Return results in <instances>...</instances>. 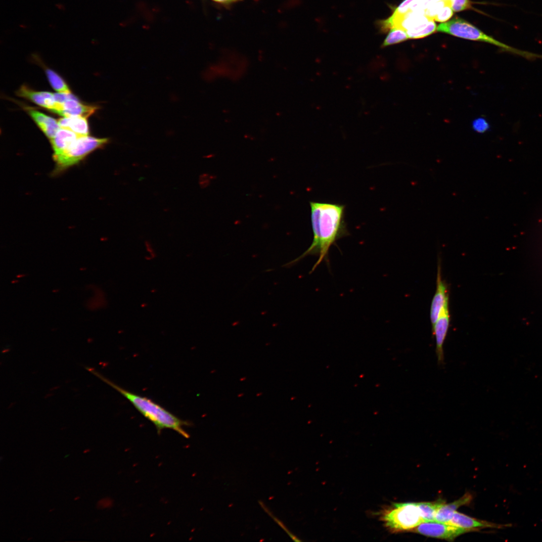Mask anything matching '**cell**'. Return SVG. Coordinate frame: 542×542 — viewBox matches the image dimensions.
Here are the masks:
<instances>
[{
	"mask_svg": "<svg viewBox=\"0 0 542 542\" xmlns=\"http://www.w3.org/2000/svg\"><path fill=\"white\" fill-rule=\"evenodd\" d=\"M452 4V2L448 3L434 18V20L440 22L449 20L453 16L454 12Z\"/></svg>",
	"mask_w": 542,
	"mask_h": 542,
	"instance_id": "cell-21",
	"label": "cell"
},
{
	"mask_svg": "<svg viewBox=\"0 0 542 542\" xmlns=\"http://www.w3.org/2000/svg\"><path fill=\"white\" fill-rule=\"evenodd\" d=\"M46 74L51 86L58 93L72 94L69 87L57 74L53 71L47 69L46 70Z\"/></svg>",
	"mask_w": 542,
	"mask_h": 542,
	"instance_id": "cell-19",
	"label": "cell"
},
{
	"mask_svg": "<svg viewBox=\"0 0 542 542\" xmlns=\"http://www.w3.org/2000/svg\"><path fill=\"white\" fill-rule=\"evenodd\" d=\"M90 371L93 375L113 387L127 399L136 409L154 424L158 434H160L163 430L169 429L175 431L185 438H189L188 433L184 428V427L190 425L187 421L177 417L151 399L132 393L119 387L92 369H91Z\"/></svg>",
	"mask_w": 542,
	"mask_h": 542,
	"instance_id": "cell-2",
	"label": "cell"
},
{
	"mask_svg": "<svg viewBox=\"0 0 542 542\" xmlns=\"http://www.w3.org/2000/svg\"><path fill=\"white\" fill-rule=\"evenodd\" d=\"M19 282V281H18V280H13L11 282V283L14 284V283H18Z\"/></svg>",
	"mask_w": 542,
	"mask_h": 542,
	"instance_id": "cell-27",
	"label": "cell"
},
{
	"mask_svg": "<svg viewBox=\"0 0 542 542\" xmlns=\"http://www.w3.org/2000/svg\"><path fill=\"white\" fill-rule=\"evenodd\" d=\"M437 27L434 20L429 19L418 26L406 31L409 39H420L430 36L437 31Z\"/></svg>",
	"mask_w": 542,
	"mask_h": 542,
	"instance_id": "cell-16",
	"label": "cell"
},
{
	"mask_svg": "<svg viewBox=\"0 0 542 542\" xmlns=\"http://www.w3.org/2000/svg\"><path fill=\"white\" fill-rule=\"evenodd\" d=\"M448 299H449L448 287L446 282L443 280L441 264L439 262L436 291L432 301L430 310V319L432 327L438 318L440 311Z\"/></svg>",
	"mask_w": 542,
	"mask_h": 542,
	"instance_id": "cell-9",
	"label": "cell"
},
{
	"mask_svg": "<svg viewBox=\"0 0 542 542\" xmlns=\"http://www.w3.org/2000/svg\"><path fill=\"white\" fill-rule=\"evenodd\" d=\"M450 323L449 299L445 303L440 311L438 318L432 327L433 333L436 338V352L439 364L444 362L445 357L444 345Z\"/></svg>",
	"mask_w": 542,
	"mask_h": 542,
	"instance_id": "cell-7",
	"label": "cell"
},
{
	"mask_svg": "<svg viewBox=\"0 0 542 542\" xmlns=\"http://www.w3.org/2000/svg\"><path fill=\"white\" fill-rule=\"evenodd\" d=\"M424 522L435 521L437 512L441 506L446 503L443 500L434 502H416Z\"/></svg>",
	"mask_w": 542,
	"mask_h": 542,
	"instance_id": "cell-17",
	"label": "cell"
},
{
	"mask_svg": "<svg viewBox=\"0 0 542 542\" xmlns=\"http://www.w3.org/2000/svg\"><path fill=\"white\" fill-rule=\"evenodd\" d=\"M86 270V268H81L80 269V270H81V271Z\"/></svg>",
	"mask_w": 542,
	"mask_h": 542,
	"instance_id": "cell-29",
	"label": "cell"
},
{
	"mask_svg": "<svg viewBox=\"0 0 542 542\" xmlns=\"http://www.w3.org/2000/svg\"><path fill=\"white\" fill-rule=\"evenodd\" d=\"M28 114L49 140L55 136L60 128L58 121L38 111L30 110Z\"/></svg>",
	"mask_w": 542,
	"mask_h": 542,
	"instance_id": "cell-14",
	"label": "cell"
},
{
	"mask_svg": "<svg viewBox=\"0 0 542 542\" xmlns=\"http://www.w3.org/2000/svg\"><path fill=\"white\" fill-rule=\"evenodd\" d=\"M314 239L310 248L302 255L285 266L296 264L308 256L318 257L311 273L323 261L329 264L330 248L336 242L349 235L345 221L346 206L329 202L310 201Z\"/></svg>",
	"mask_w": 542,
	"mask_h": 542,
	"instance_id": "cell-1",
	"label": "cell"
},
{
	"mask_svg": "<svg viewBox=\"0 0 542 542\" xmlns=\"http://www.w3.org/2000/svg\"><path fill=\"white\" fill-rule=\"evenodd\" d=\"M472 498L471 494L466 493L459 499L453 502L448 504L444 503L437 512L435 521L440 523H449L458 508L469 504Z\"/></svg>",
	"mask_w": 542,
	"mask_h": 542,
	"instance_id": "cell-13",
	"label": "cell"
},
{
	"mask_svg": "<svg viewBox=\"0 0 542 542\" xmlns=\"http://www.w3.org/2000/svg\"><path fill=\"white\" fill-rule=\"evenodd\" d=\"M58 291H59V290H58H58H53V292H58Z\"/></svg>",
	"mask_w": 542,
	"mask_h": 542,
	"instance_id": "cell-30",
	"label": "cell"
},
{
	"mask_svg": "<svg viewBox=\"0 0 542 542\" xmlns=\"http://www.w3.org/2000/svg\"><path fill=\"white\" fill-rule=\"evenodd\" d=\"M420 0H404L394 11L393 14L400 17L415 9Z\"/></svg>",
	"mask_w": 542,
	"mask_h": 542,
	"instance_id": "cell-20",
	"label": "cell"
},
{
	"mask_svg": "<svg viewBox=\"0 0 542 542\" xmlns=\"http://www.w3.org/2000/svg\"><path fill=\"white\" fill-rule=\"evenodd\" d=\"M26 276V275L20 274L16 276L17 278H22Z\"/></svg>",
	"mask_w": 542,
	"mask_h": 542,
	"instance_id": "cell-25",
	"label": "cell"
},
{
	"mask_svg": "<svg viewBox=\"0 0 542 542\" xmlns=\"http://www.w3.org/2000/svg\"><path fill=\"white\" fill-rule=\"evenodd\" d=\"M473 128L478 133H484L489 128V124L483 118H479L473 122Z\"/></svg>",
	"mask_w": 542,
	"mask_h": 542,
	"instance_id": "cell-23",
	"label": "cell"
},
{
	"mask_svg": "<svg viewBox=\"0 0 542 542\" xmlns=\"http://www.w3.org/2000/svg\"><path fill=\"white\" fill-rule=\"evenodd\" d=\"M437 31L467 40L490 44L500 48L503 51L518 55L527 59L542 57V55L521 50L501 43L486 35L466 21L459 18H455L449 22L440 24L437 27Z\"/></svg>",
	"mask_w": 542,
	"mask_h": 542,
	"instance_id": "cell-4",
	"label": "cell"
},
{
	"mask_svg": "<svg viewBox=\"0 0 542 542\" xmlns=\"http://www.w3.org/2000/svg\"><path fill=\"white\" fill-rule=\"evenodd\" d=\"M453 526L467 529L471 531L478 530V529L493 528V529H505L512 527L511 524H497L489 522L484 521L473 518L465 515L463 514L455 512L450 521L448 523Z\"/></svg>",
	"mask_w": 542,
	"mask_h": 542,
	"instance_id": "cell-10",
	"label": "cell"
},
{
	"mask_svg": "<svg viewBox=\"0 0 542 542\" xmlns=\"http://www.w3.org/2000/svg\"><path fill=\"white\" fill-rule=\"evenodd\" d=\"M97 109L96 106L84 105L74 97L67 99L63 103L57 102L55 108L51 112L63 117L83 116L88 118Z\"/></svg>",
	"mask_w": 542,
	"mask_h": 542,
	"instance_id": "cell-8",
	"label": "cell"
},
{
	"mask_svg": "<svg viewBox=\"0 0 542 542\" xmlns=\"http://www.w3.org/2000/svg\"><path fill=\"white\" fill-rule=\"evenodd\" d=\"M61 128L70 130L79 136H89V127L88 118L83 116L64 117L58 121Z\"/></svg>",
	"mask_w": 542,
	"mask_h": 542,
	"instance_id": "cell-15",
	"label": "cell"
},
{
	"mask_svg": "<svg viewBox=\"0 0 542 542\" xmlns=\"http://www.w3.org/2000/svg\"><path fill=\"white\" fill-rule=\"evenodd\" d=\"M214 1H216L217 2H219V3H224V4H228V3H233V2H238V1H241V0H214Z\"/></svg>",
	"mask_w": 542,
	"mask_h": 542,
	"instance_id": "cell-24",
	"label": "cell"
},
{
	"mask_svg": "<svg viewBox=\"0 0 542 542\" xmlns=\"http://www.w3.org/2000/svg\"><path fill=\"white\" fill-rule=\"evenodd\" d=\"M80 137L73 131L60 128L55 136L50 140L53 150V157L65 152Z\"/></svg>",
	"mask_w": 542,
	"mask_h": 542,
	"instance_id": "cell-12",
	"label": "cell"
},
{
	"mask_svg": "<svg viewBox=\"0 0 542 542\" xmlns=\"http://www.w3.org/2000/svg\"><path fill=\"white\" fill-rule=\"evenodd\" d=\"M409 39L407 33L405 30L400 27H395L390 30L382 45V47L399 44Z\"/></svg>",
	"mask_w": 542,
	"mask_h": 542,
	"instance_id": "cell-18",
	"label": "cell"
},
{
	"mask_svg": "<svg viewBox=\"0 0 542 542\" xmlns=\"http://www.w3.org/2000/svg\"><path fill=\"white\" fill-rule=\"evenodd\" d=\"M80 497H76V498H75V500H78V499H80Z\"/></svg>",
	"mask_w": 542,
	"mask_h": 542,
	"instance_id": "cell-28",
	"label": "cell"
},
{
	"mask_svg": "<svg viewBox=\"0 0 542 542\" xmlns=\"http://www.w3.org/2000/svg\"><path fill=\"white\" fill-rule=\"evenodd\" d=\"M90 450H85V451L84 452V453L86 454V453H87L90 452Z\"/></svg>",
	"mask_w": 542,
	"mask_h": 542,
	"instance_id": "cell-26",
	"label": "cell"
},
{
	"mask_svg": "<svg viewBox=\"0 0 542 542\" xmlns=\"http://www.w3.org/2000/svg\"><path fill=\"white\" fill-rule=\"evenodd\" d=\"M108 138H97L86 136H80L65 152L53 157L59 171L73 166L94 151L103 148L109 142Z\"/></svg>",
	"mask_w": 542,
	"mask_h": 542,
	"instance_id": "cell-5",
	"label": "cell"
},
{
	"mask_svg": "<svg viewBox=\"0 0 542 542\" xmlns=\"http://www.w3.org/2000/svg\"><path fill=\"white\" fill-rule=\"evenodd\" d=\"M470 531H472L435 521L423 522L412 531L425 536L451 541Z\"/></svg>",
	"mask_w": 542,
	"mask_h": 542,
	"instance_id": "cell-6",
	"label": "cell"
},
{
	"mask_svg": "<svg viewBox=\"0 0 542 542\" xmlns=\"http://www.w3.org/2000/svg\"><path fill=\"white\" fill-rule=\"evenodd\" d=\"M17 94L21 97L31 100L34 103L51 111L55 106L57 101L55 100L54 93L36 91L28 87L23 86L17 91Z\"/></svg>",
	"mask_w": 542,
	"mask_h": 542,
	"instance_id": "cell-11",
	"label": "cell"
},
{
	"mask_svg": "<svg viewBox=\"0 0 542 542\" xmlns=\"http://www.w3.org/2000/svg\"><path fill=\"white\" fill-rule=\"evenodd\" d=\"M378 516L392 533L412 532L424 522L416 502L394 503L385 506Z\"/></svg>",
	"mask_w": 542,
	"mask_h": 542,
	"instance_id": "cell-3",
	"label": "cell"
},
{
	"mask_svg": "<svg viewBox=\"0 0 542 542\" xmlns=\"http://www.w3.org/2000/svg\"><path fill=\"white\" fill-rule=\"evenodd\" d=\"M452 8L454 12H459L472 8L470 0H452Z\"/></svg>",
	"mask_w": 542,
	"mask_h": 542,
	"instance_id": "cell-22",
	"label": "cell"
}]
</instances>
